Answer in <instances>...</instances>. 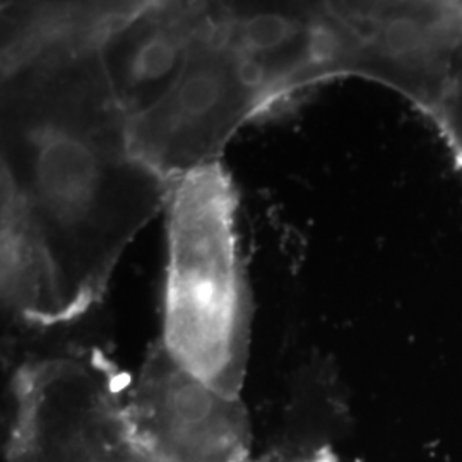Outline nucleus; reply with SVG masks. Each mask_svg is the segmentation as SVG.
Instances as JSON below:
<instances>
[{"label":"nucleus","mask_w":462,"mask_h":462,"mask_svg":"<svg viewBox=\"0 0 462 462\" xmlns=\"http://www.w3.org/2000/svg\"><path fill=\"white\" fill-rule=\"evenodd\" d=\"M2 305L28 328L97 305L170 185L131 148L98 47L2 74Z\"/></svg>","instance_id":"obj_1"},{"label":"nucleus","mask_w":462,"mask_h":462,"mask_svg":"<svg viewBox=\"0 0 462 462\" xmlns=\"http://www.w3.org/2000/svg\"><path fill=\"white\" fill-rule=\"evenodd\" d=\"M238 190L223 163L170 185L160 343L185 370L240 396L250 347L252 298L236 231Z\"/></svg>","instance_id":"obj_2"},{"label":"nucleus","mask_w":462,"mask_h":462,"mask_svg":"<svg viewBox=\"0 0 462 462\" xmlns=\"http://www.w3.org/2000/svg\"><path fill=\"white\" fill-rule=\"evenodd\" d=\"M127 389L98 349L24 362L13 379L9 462H158L134 435Z\"/></svg>","instance_id":"obj_3"},{"label":"nucleus","mask_w":462,"mask_h":462,"mask_svg":"<svg viewBox=\"0 0 462 462\" xmlns=\"http://www.w3.org/2000/svg\"><path fill=\"white\" fill-rule=\"evenodd\" d=\"M273 110L271 99L219 23L215 2L180 78L146 114L129 122L134 154L168 185L221 163L231 137Z\"/></svg>","instance_id":"obj_4"},{"label":"nucleus","mask_w":462,"mask_h":462,"mask_svg":"<svg viewBox=\"0 0 462 462\" xmlns=\"http://www.w3.org/2000/svg\"><path fill=\"white\" fill-rule=\"evenodd\" d=\"M134 435L158 462H255L242 397L199 379L158 341L125 397Z\"/></svg>","instance_id":"obj_5"},{"label":"nucleus","mask_w":462,"mask_h":462,"mask_svg":"<svg viewBox=\"0 0 462 462\" xmlns=\"http://www.w3.org/2000/svg\"><path fill=\"white\" fill-rule=\"evenodd\" d=\"M215 2L141 0L99 43V62L118 108L131 122L177 83Z\"/></svg>","instance_id":"obj_6"},{"label":"nucleus","mask_w":462,"mask_h":462,"mask_svg":"<svg viewBox=\"0 0 462 462\" xmlns=\"http://www.w3.org/2000/svg\"><path fill=\"white\" fill-rule=\"evenodd\" d=\"M217 4L223 33L273 108L301 89L329 81L328 4Z\"/></svg>","instance_id":"obj_7"},{"label":"nucleus","mask_w":462,"mask_h":462,"mask_svg":"<svg viewBox=\"0 0 462 462\" xmlns=\"http://www.w3.org/2000/svg\"><path fill=\"white\" fill-rule=\"evenodd\" d=\"M139 5L141 0L2 4V74L50 53L99 47Z\"/></svg>","instance_id":"obj_8"},{"label":"nucleus","mask_w":462,"mask_h":462,"mask_svg":"<svg viewBox=\"0 0 462 462\" xmlns=\"http://www.w3.org/2000/svg\"><path fill=\"white\" fill-rule=\"evenodd\" d=\"M264 462H280V461H264Z\"/></svg>","instance_id":"obj_9"}]
</instances>
